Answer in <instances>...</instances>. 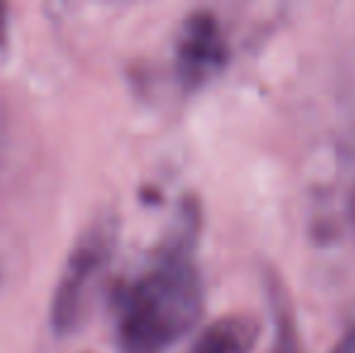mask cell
<instances>
[{
	"label": "cell",
	"instance_id": "obj_4",
	"mask_svg": "<svg viewBox=\"0 0 355 353\" xmlns=\"http://www.w3.org/2000/svg\"><path fill=\"white\" fill-rule=\"evenodd\" d=\"M252 341L254 327L242 317H230L208 327L193 344L191 353H249Z\"/></svg>",
	"mask_w": 355,
	"mask_h": 353
},
{
	"label": "cell",
	"instance_id": "obj_6",
	"mask_svg": "<svg viewBox=\"0 0 355 353\" xmlns=\"http://www.w3.org/2000/svg\"><path fill=\"white\" fill-rule=\"evenodd\" d=\"M8 39V5L0 3V46Z\"/></svg>",
	"mask_w": 355,
	"mask_h": 353
},
{
	"label": "cell",
	"instance_id": "obj_3",
	"mask_svg": "<svg viewBox=\"0 0 355 353\" xmlns=\"http://www.w3.org/2000/svg\"><path fill=\"white\" fill-rule=\"evenodd\" d=\"M225 58H227V49L213 15H189L177 46L179 78L187 83V87H198L201 83H206L213 73L223 68Z\"/></svg>",
	"mask_w": 355,
	"mask_h": 353
},
{
	"label": "cell",
	"instance_id": "obj_2",
	"mask_svg": "<svg viewBox=\"0 0 355 353\" xmlns=\"http://www.w3.org/2000/svg\"><path fill=\"white\" fill-rule=\"evenodd\" d=\"M114 223L109 218L97 221L78 237L51 298V327L56 334H71L85 320L92 286L109 264L114 250Z\"/></svg>",
	"mask_w": 355,
	"mask_h": 353
},
{
	"label": "cell",
	"instance_id": "obj_1",
	"mask_svg": "<svg viewBox=\"0 0 355 353\" xmlns=\"http://www.w3.org/2000/svg\"><path fill=\"white\" fill-rule=\"evenodd\" d=\"M193 211L155 266L116 293V341L121 353H164L198 322L203 291L191 264Z\"/></svg>",
	"mask_w": 355,
	"mask_h": 353
},
{
	"label": "cell",
	"instance_id": "obj_5",
	"mask_svg": "<svg viewBox=\"0 0 355 353\" xmlns=\"http://www.w3.org/2000/svg\"><path fill=\"white\" fill-rule=\"evenodd\" d=\"M334 353H355V329L348 332V334L343 336L341 344L334 349Z\"/></svg>",
	"mask_w": 355,
	"mask_h": 353
}]
</instances>
